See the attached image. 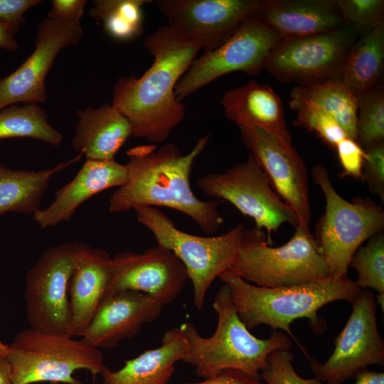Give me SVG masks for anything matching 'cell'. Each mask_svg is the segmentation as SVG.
<instances>
[{
  "label": "cell",
  "mask_w": 384,
  "mask_h": 384,
  "mask_svg": "<svg viewBox=\"0 0 384 384\" xmlns=\"http://www.w3.org/2000/svg\"><path fill=\"white\" fill-rule=\"evenodd\" d=\"M349 266L357 272L355 282L361 289L371 288L384 296V233L371 236L352 256Z\"/></svg>",
  "instance_id": "31"
},
{
  "label": "cell",
  "mask_w": 384,
  "mask_h": 384,
  "mask_svg": "<svg viewBox=\"0 0 384 384\" xmlns=\"http://www.w3.org/2000/svg\"><path fill=\"white\" fill-rule=\"evenodd\" d=\"M335 151L343 169L342 175L361 179L366 157L364 149L356 140L346 137L338 142Z\"/></svg>",
  "instance_id": "36"
},
{
  "label": "cell",
  "mask_w": 384,
  "mask_h": 384,
  "mask_svg": "<svg viewBox=\"0 0 384 384\" xmlns=\"http://www.w3.org/2000/svg\"><path fill=\"white\" fill-rule=\"evenodd\" d=\"M261 0H158L156 9L176 35L205 52L225 42L253 14Z\"/></svg>",
  "instance_id": "14"
},
{
  "label": "cell",
  "mask_w": 384,
  "mask_h": 384,
  "mask_svg": "<svg viewBox=\"0 0 384 384\" xmlns=\"http://www.w3.org/2000/svg\"><path fill=\"white\" fill-rule=\"evenodd\" d=\"M263 230L244 229L239 252L230 271L255 285L279 287L331 278L328 265L310 230L295 228L291 239L270 247Z\"/></svg>",
  "instance_id": "5"
},
{
  "label": "cell",
  "mask_w": 384,
  "mask_h": 384,
  "mask_svg": "<svg viewBox=\"0 0 384 384\" xmlns=\"http://www.w3.org/2000/svg\"><path fill=\"white\" fill-rule=\"evenodd\" d=\"M281 37L254 14L247 17L221 46L196 58L175 87L178 100L230 73L257 75Z\"/></svg>",
  "instance_id": "12"
},
{
  "label": "cell",
  "mask_w": 384,
  "mask_h": 384,
  "mask_svg": "<svg viewBox=\"0 0 384 384\" xmlns=\"http://www.w3.org/2000/svg\"><path fill=\"white\" fill-rule=\"evenodd\" d=\"M83 36L79 23L46 18L37 26L35 47L10 75L0 78V109L18 103L38 104L46 100L45 80L65 48Z\"/></svg>",
  "instance_id": "15"
},
{
  "label": "cell",
  "mask_w": 384,
  "mask_h": 384,
  "mask_svg": "<svg viewBox=\"0 0 384 384\" xmlns=\"http://www.w3.org/2000/svg\"><path fill=\"white\" fill-rule=\"evenodd\" d=\"M353 384H384V373L373 372L367 368L363 369L355 375Z\"/></svg>",
  "instance_id": "41"
},
{
  "label": "cell",
  "mask_w": 384,
  "mask_h": 384,
  "mask_svg": "<svg viewBox=\"0 0 384 384\" xmlns=\"http://www.w3.org/2000/svg\"><path fill=\"white\" fill-rule=\"evenodd\" d=\"M188 344L178 328L167 330L161 346L127 360L117 371L107 368L102 384H167L175 371V364L188 355Z\"/></svg>",
  "instance_id": "24"
},
{
  "label": "cell",
  "mask_w": 384,
  "mask_h": 384,
  "mask_svg": "<svg viewBox=\"0 0 384 384\" xmlns=\"http://www.w3.org/2000/svg\"><path fill=\"white\" fill-rule=\"evenodd\" d=\"M112 272L107 294L127 289L140 292L164 306L177 298L188 279L181 260L159 244L142 253L116 254L112 257Z\"/></svg>",
  "instance_id": "17"
},
{
  "label": "cell",
  "mask_w": 384,
  "mask_h": 384,
  "mask_svg": "<svg viewBox=\"0 0 384 384\" xmlns=\"http://www.w3.org/2000/svg\"><path fill=\"white\" fill-rule=\"evenodd\" d=\"M218 278L228 285L237 313L249 331L261 324L268 325L274 331L281 329L290 335L303 351L290 330L293 321L309 319L314 331L321 334L326 324L318 316V311L335 301L352 303L361 290L348 276L273 288L250 284L229 270L223 272Z\"/></svg>",
  "instance_id": "3"
},
{
  "label": "cell",
  "mask_w": 384,
  "mask_h": 384,
  "mask_svg": "<svg viewBox=\"0 0 384 384\" xmlns=\"http://www.w3.org/2000/svg\"><path fill=\"white\" fill-rule=\"evenodd\" d=\"M88 245L64 242L46 250L26 276L24 297L31 327L67 335L71 318L69 281L77 255Z\"/></svg>",
  "instance_id": "10"
},
{
  "label": "cell",
  "mask_w": 384,
  "mask_h": 384,
  "mask_svg": "<svg viewBox=\"0 0 384 384\" xmlns=\"http://www.w3.org/2000/svg\"><path fill=\"white\" fill-rule=\"evenodd\" d=\"M290 101L316 107L332 117L348 137L356 140L358 97L338 80L309 85H296L290 92Z\"/></svg>",
  "instance_id": "27"
},
{
  "label": "cell",
  "mask_w": 384,
  "mask_h": 384,
  "mask_svg": "<svg viewBox=\"0 0 384 384\" xmlns=\"http://www.w3.org/2000/svg\"><path fill=\"white\" fill-rule=\"evenodd\" d=\"M125 164L114 159L99 161L86 159L75 176L55 193L53 201L38 210L33 218L41 229L68 221L85 201L112 187H119L127 179Z\"/></svg>",
  "instance_id": "20"
},
{
  "label": "cell",
  "mask_w": 384,
  "mask_h": 384,
  "mask_svg": "<svg viewBox=\"0 0 384 384\" xmlns=\"http://www.w3.org/2000/svg\"><path fill=\"white\" fill-rule=\"evenodd\" d=\"M346 26L359 36L384 23L383 0H336Z\"/></svg>",
  "instance_id": "33"
},
{
  "label": "cell",
  "mask_w": 384,
  "mask_h": 384,
  "mask_svg": "<svg viewBox=\"0 0 384 384\" xmlns=\"http://www.w3.org/2000/svg\"><path fill=\"white\" fill-rule=\"evenodd\" d=\"M366 157L361 180L372 194L379 196L384 203V143L364 149Z\"/></svg>",
  "instance_id": "35"
},
{
  "label": "cell",
  "mask_w": 384,
  "mask_h": 384,
  "mask_svg": "<svg viewBox=\"0 0 384 384\" xmlns=\"http://www.w3.org/2000/svg\"><path fill=\"white\" fill-rule=\"evenodd\" d=\"M289 104L297 113L292 124L314 132L333 150L338 142L347 137L340 124L321 110L302 102L290 101Z\"/></svg>",
  "instance_id": "32"
},
{
  "label": "cell",
  "mask_w": 384,
  "mask_h": 384,
  "mask_svg": "<svg viewBox=\"0 0 384 384\" xmlns=\"http://www.w3.org/2000/svg\"><path fill=\"white\" fill-rule=\"evenodd\" d=\"M8 350H9V346L6 344H4L0 341V355L6 356Z\"/></svg>",
  "instance_id": "43"
},
{
  "label": "cell",
  "mask_w": 384,
  "mask_h": 384,
  "mask_svg": "<svg viewBox=\"0 0 384 384\" xmlns=\"http://www.w3.org/2000/svg\"><path fill=\"white\" fill-rule=\"evenodd\" d=\"M78 154L66 161L52 168L40 171L13 170L0 164V215L8 212L34 215L48 187L50 179L56 174L82 157Z\"/></svg>",
  "instance_id": "25"
},
{
  "label": "cell",
  "mask_w": 384,
  "mask_h": 384,
  "mask_svg": "<svg viewBox=\"0 0 384 384\" xmlns=\"http://www.w3.org/2000/svg\"><path fill=\"white\" fill-rule=\"evenodd\" d=\"M28 137L58 146L62 134L48 122L38 104L11 105L0 109V140Z\"/></svg>",
  "instance_id": "28"
},
{
  "label": "cell",
  "mask_w": 384,
  "mask_h": 384,
  "mask_svg": "<svg viewBox=\"0 0 384 384\" xmlns=\"http://www.w3.org/2000/svg\"><path fill=\"white\" fill-rule=\"evenodd\" d=\"M356 141L363 149L384 143V87L382 83L358 97Z\"/></svg>",
  "instance_id": "30"
},
{
  "label": "cell",
  "mask_w": 384,
  "mask_h": 384,
  "mask_svg": "<svg viewBox=\"0 0 384 384\" xmlns=\"http://www.w3.org/2000/svg\"><path fill=\"white\" fill-rule=\"evenodd\" d=\"M42 3L41 0H0V20L9 24L16 33L25 22L24 14Z\"/></svg>",
  "instance_id": "37"
},
{
  "label": "cell",
  "mask_w": 384,
  "mask_h": 384,
  "mask_svg": "<svg viewBox=\"0 0 384 384\" xmlns=\"http://www.w3.org/2000/svg\"><path fill=\"white\" fill-rule=\"evenodd\" d=\"M134 210L137 221L154 235L157 244L172 251L183 264L193 285V304L201 310L214 279L236 259L244 225L238 223L218 236H198L178 229L156 207H137Z\"/></svg>",
  "instance_id": "8"
},
{
  "label": "cell",
  "mask_w": 384,
  "mask_h": 384,
  "mask_svg": "<svg viewBox=\"0 0 384 384\" xmlns=\"http://www.w3.org/2000/svg\"><path fill=\"white\" fill-rule=\"evenodd\" d=\"M213 307L218 315L213 335L203 337L191 322L179 326L188 344V353L183 362L193 367L203 379L225 369H235L258 379L276 350H290L292 341L282 331H274L268 338L253 336L240 320L224 284L217 292ZM262 380V379H261Z\"/></svg>",
  "instance_id": "4"
},
{
  "label": "cell",
  "mask_w": 384,
  "mask_h": 384,
  "mask_svg": "<svg viewBox=\"0 0 384 384\" xmlns=\"http://www.w3.org/2000/svg\"><path fill=\"white\" fill-rule=\"evenodd\" d=\"M351 314L334 339V350L324 363L309 358L315 377L327 384H342L372 365H384V342L377 324L373 292L361 289L351 303Z\"/></svg>",
  "instance_id": "13"
},
{
  "label": "cell",
  "mask_w": 384,
  "mask_h": 384,
  "mask_svg": "<svg viewBox=\"0 0 384 384\" xmlns=\"http://www.w3.org/2000/svg\"><path fill=\"white\" fill-rule=\"evenodd\" d=\"M147 0H96L91 16L102 23L104 30L118 41H129L143 32L142 9Z\"/></svg>",
  "instance_id": "29"
},
{
  "label": "cell",
  "mask_w": 384,
  "mask_h": 384,
  "mask_svg": "<svg viewBox=\"0 0 384 384\" xmlns=\"http://www.w3.org/2000/svg\"><path fill=\"white\" fill-rule=\"evenodd\" d=\"M87 0H52L48 18L80 24Z\"/></svg>",
  "instance_id": "38"
},
{
  "label": "cell",
  "mask_w": 384,
  "mask_h": 384,
  "mask_svg": "<svg viewBox=\"0 0 384 384\" xmlns=\"http://www.w3.org/2000/svg\"><path fill=\"white\" fill-rule=\"evenodd\" d=\"M164 305L146 294L122 290L107 294L82 340L97 348H112L127 338L136 336L142 327L155 321Z\"/></svg>",
  "instance_id": "18"
},
{
  "label": "cell",
  "mask_w": 384,
  "mask_h": 384,
  "mask_svg": "<svg viewBox=\"0 0 384 384\" xmlns=\"http://www.w3.org/2000/svg\"><path fill=\"white\" fill-rule=\"evenodd\" d=\"M183 384H267L252 375L235 369H225L200 382Z\"/></svg>",
  "instance_id": "39"
},
{
  "label": "cell",
  "mask_w": 384,
  "mask_h": 384,
  "mask_svg": "<svg viewBox=\"0 0 384 384\" xmlns=\"http://www.w3.org/2000/svg\"><path fill=\"white\" fill-rule=\"evenodd\" d=\"M50 384H59V383H50Z\"/></svg>",
  "instance_id": "44"
},
{
  "label": "cell",
  "mask_w": 384,
  "mask_h": 384,
  "mask_svg": "<svg viewBox=\"0 0 384 384\" xmlns=\"http://www.w3.org/2000/svg\"><path fill=\"white\" fill-rule=\"evenodd\" d=\"M294 356L289 350H276L268 357L267 366L260 376L267 384H322L314 377L304 378L295 370Z\"/></svg>",
  "instance_id": "34"
},
{
  "label": "cell",
  "mask_w": 384,
  "mask_h": 384,
  "mask_svg": "<svg viewBox=\"0 0 384 384\" xmlns=\"http://www.w3.org/2000/svg\"><path fill=\"white\" fill-rule=\"evenodd\" d=\"M18 47L15 31L9 24L0 20V48L12 51Z\"/></svg>",
  "instance_id": "40"
},
{
  "label": "cell",
  "mask_w": 384,
  "mask_h": 384,
  "mask_svg": "<svg viewBox=\"0 0 384 384\" xmlns=\"http://www.w3.org/2000/svg\"><path fill=\"white\" fill-rule=\"evenodd\" d=\"M0 384H13L11 368L6 356L0 355Z\"/></svg>",
  "instance_id": "42"
},
{
  "label": "cell",
  "mask_w": 384,
  "mask_h": 384,
  "mask_svg": "<svg viewBox=\"0 0 384 384\" xmlns=\"http://www.w3.org/2000/svg\"><path fill=\"white\" fill-rule=\"evenodd\" d=\"M8 346L6 357L13 384H82L74 377L76 370L89 371L95 380L108 368L100 350L65 334L31 327L20 331Z\"/></svg>",
  "instance_id": "7"
},
{
  "label": "cell",
  "mask_w": 384,
  "mask_h": 384,
  "mask_svg": "<svg viewBox=\"0 0 384 384\" xmlns=\"http://www.w3.org/2000/svg\"><path fill=\"white\" fill-rule=\"evenodd\" d=\"M204 194L233 205L252 218L257 228L276 233L285 223L300 225L294 211L277 195L256 159H247L220 174H208L196 181Z\"/></svg>",
  "instance_id": "11"
},
{
  "label": "cell",
  "mask_w": 384,
  "mask_h": 384,
  "mask_svg": "<svg viewBox=\"0 0 384 384\" xmlns=\"http://www.w3.org/2000/svg\"><path fill=\"white\" fill-rule=\"evenodd\" d=\"M221 103L226 119L239 127L260 129L284 145L293 146L281 99L269 85L250 80L226 91Z\"/></svg>",
  "instance_id": "22"
},
{
  "label": "cell",
  "mask_w": 384,
  "mask_h": 384,
  "mask_svg": "<svg viewBox=\"0 0 384 384\" xmlns=\"http://www.w3.org/2000/svg\"><path fill=\"white\" fill-rule=\"evenodd\" d=\"M78 122L73 147L86 159L109 161L132 136L128 119L114 105L87 107L77 112Z\"/></svg>",
  "instance_id": "23"
},
{
  "label": "cell",
  "mask_w": 384,
  "mask_h": 384,
  "mask_svg": "<svg viewBox=\"0 0 384 384\" xmlns=\"http://www.w3.org/2000/svg\"><path fill=\"white\" fill-rule=\"evenodd\" d=\"M253 14L281 38L320 34L346 25L336 0H261Z\"/></svg>",
  "instance_id": "21"
},
{
  "label": "cell",
  "mask_w": 384,
  "mask_h": 384,
  "mask_svg": "<svg viewBox=\"0 0 384 384\" xmlns=\"http://www.w3.org/2000/svg\"><path fill=\"white\" fill-rule=\"evenodd\" d=\"M358 36L349 26L304 36L281 38L264 69L282 83L309 85L338 79Z\"/></svg>",
  "instance_id": "9"
},
{
  "label": "cell",
  "mask_w": 384,
  "mask_h": 384,
  "mask_svg": "<svg viewBox=\"0 0 384 384\" xmlns=\"http://www.w3.org/2000/svg\"><path fill=\"white\" fill-rule=\"evenodd\" d=\"M311 174L326 201L314 239L331 278L339 279L347 276L350 260L363 242L383 230L384 210L369 198L357 196L348 201L341 197L324 165L316 164Z\"/></svg>",
  "instance_id": "6"
},
{
  "label": "cell",
  "mask_w": 384,
  "mask_h": 384,
  "mask_svg": "<svg viewBox=\"0 0 384 384\" xmlns=\"http://www.w3.org/2000/svg\"><path fill=\"white\" fill-rule=\"evenodd\" d=\"M0 164H1V161H0Z\"/></svg>",
  "instance_id": "45"
},
{
  "label": "cell",
  "mask_w": 384,
  "mask_h": 384,
  "mask_svg": "<svg viewBox=\"0 0 384 384\" xmlns=\"http://www.w3.org/2000/svg\"><path fill=\"white\" fill-rule=\"evenodd\" d=\"M245 146L257 161L277 195L294 211L301 226L309 230L311 216L308 174L293 146L256 127H240Z\"/></svg>",
  "instance_id": "16"
},
{
  "label": "cell",
  "mask_w": 384,
  "mask_h": 384,
  "mask_svg": "<svg viewBox=\"0 0 384 384\" xmlns=\"http://www.w3.org/2000/svg\"><path fill=\"white\" fill-rule=\"evenodd\" d=\"M144 46L154 57L152 65L140 78L119 77L114 86L112 105L128 119L133 137L159 144L185 116L175 87L201 48L179 37L168 26L147 36Z\"/></svg>",
  "instance_id": "1"
},
{
  "label": "cell",
  "mask_w": 384,
  "mask_h": 384,
  "mask_svg": "<svg viewBox=\"0 0 384 384\" xmlns=\"http://www.w3.org/2000/svg\"><path fill=\"white\" fill-rule=\"evenodd\" d=\"M384 70V23L359 36L346 58L338 80L358 97L381 83Z\"/></svg>",
  "instance_id": "26"
},
{
  "label": "cell",
  "mask_w": 384,
  "mask_h": 384,
  "mask_svg": "<svg viewBox=\"0 0 384 384\" xmlns=\"http://www.w3.org/2000/svg\"><path fill=\"white\" fill-rule=\"evenodd\" d=\"M209 139V135L200 138L184 155L173 143L159 149L154 144L130 149L125 164L127 179L111 195L110 211L120 213L137 207H166L188 215L204 233H215L224 222L218 211L219 201L198 199L190 184L194 161Z\"/></svg>",
  "instance_id": "2"
},
{
  "label": "cell",
  "mask_w": 384,
  "mask_h": 384,
  "mask_svg": "<svg viewBox=\"0 0 384 384\" xmlns=\"http://www.w3.org/2000/svg\"><path fill=\"white\" fill-rule=\"evenodd\" d=\"M112 275V257L107 251L87 245L77 255L68 284V336H82L108 293Z\"/></svg>",
  "instance_id": "19"
}]
</instances>
